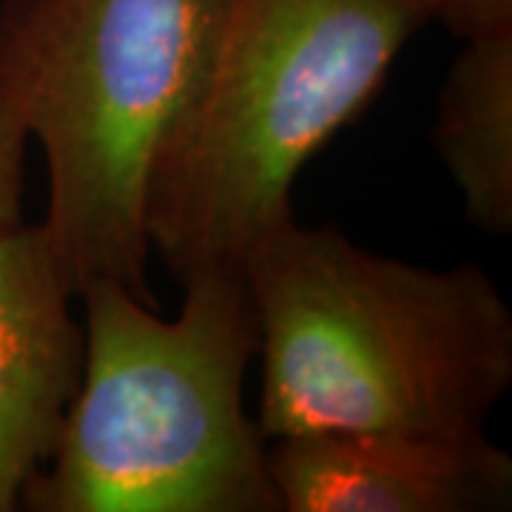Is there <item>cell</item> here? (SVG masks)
Listing matches in <instances>:
<instances>
[{
  "mask_svg": "<svg viewBox=\"0 0 512 512\" xmlns=\"http://www.w3.org/2000/svg\"><path fill=\"white\" fill-rule=\"evenodd\" d=\"M262 367L256 424L470 439L512 384V311L484 268H427L296 217L242 262Z\"/></svg>",
  "mask_w": 512,
  "mask_h": 512,
  "instance_id": "cell-1",
  "label": "cell"
},
{
  "mask_svg": "<svg viewBox=\"0 0 512 512\" xmlns=\"http://www.w3.org/2000/svg\"><path fill=\"white\" fill-rule=\"evenodd\" d=\"M433 0H220L197 89L151 183L148 239L180 285L242 271L293 220L302 168L379 94Z\"/></svg>",
  "mask_w": 512,
  "mask_h": 512,
  "instance_id": "cell-2",
  "label": "cell"
},
{
  "mask_svg": "<svg viewBox=\"0 0 512 512\" xmlns=\"http://www.w3.org/2000/svg\"><path fill=\"white\" fill-rule=\"evenodd\" d=\"M174 319L126 285L83 299V379L32 512H279L268 439L245 407L259 330L242 271L180 285Z\"/></svg>",
  "mask_w": 512,
  "mask_h": 512,
  "instance_id": "cell-3",
  "label": "cell"
},
{
  "mask_svg": "<svg viewBox=\"0 0 512 512\" xmlns=\"http://www.w3.org/2000/svg\"><path fill=\"white\" fill-rule=\"evenodd\" d=\"M220 0H3L0 111L49 171L40 222L74 299L148 285V200L197 89Z\"/></svg>",
  "mask_w": 512,
  "mask_h": 512,
  "instance_id": "cell-4",
  "label": "cell"
},
{
  "mask_svg": "<svg viewBox=\"0 0 512 512\" xmlns=\"http://www.w3.org/2000/svg\"><path fill=\"white\" fill-rule=\"evenodd\" d=\"M265 470L279 512H498L512 501V456L487 436H276Z\"/></svg>",
  "mask_w": 512,
  "mask_h": 512,
  "instance_id": "cell-5",
  "label": "cell"
},
{
  "mask_svg": "<svg viewBox=\"0 0 512 512\" xmlns=\"http://www.w3.org/2000/svg\"><path fill=\"white\" fill-rule=\"evenodd\" d=\"M40 225L0 234V512L49 464L83 379L86 333Z\"/></svg>",
  "mask_w": 512,
  "mask_h": 512,
  "instance_id": "cell-6",
  "label": "cell"
},
{
  "mask_svg": "<svg viewBox=\"0 0 512 512\" xmlns=\"http://www.w3.org/2000/svg\"><path fill=\"white\" fill-rule=\"evenodd\" d=\"M461 43L436 103L433 146L467 222L504 237L512 231V32Z\"/></svg>",
  "mask_w": 512,
  "mask_h": 512,
  "instance_id": "cell-7",
  "label": "cell"
},
{
  "mask_svg": "<svg viewBox=\"0 0 512 512\" xmlns=\"http://www.w3.org/2000/svg\"><path fill=\"white\" fill-rule=\"evenodd\" d=\"M29 137L0 111V234L23 222Z\"/></svg>",
  "mask_w": 512,
  "mask_h": 512,
  "instance_id": "cell-8",
  "label": "cell"
},
{
  "mask_svg": "<svg viewBox=\"0 0 512 512\" xmlns=\"http://www.w3.org/2000/svg\"><path fill=\"white\" fill-rule=\"evenodd\" d=\"M433 20L458 40L512 32V0H433Z\"/></svg>",
  "mask_w": 512,
  "mask_h": 512,
  "instance_id": "cell-9",
  "label": "cell"
}]
</instances>
